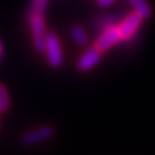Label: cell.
I'll return each instance as SVG.
<instances>
[{
	"mask_svg": "<svg viewBox=\"0 0 155 155\" xmlns=\"http://www.w3.org/2000/svg\"><path fill=\"white\" fill-rule=\"evenodd\" d=\"M54 136V129L52 127H41L24 133L21 138V143L24 146H32L39 141H44Z\"/></svg>",
	"mask_w": 155,
	"mask_h": 155,
	"instance_id": "obj_5",
	"label": "cell"
},
{
	"mask_svg": "<svg viewBox=\"0 0 155 155\" xmlns=\"http://www.w3.org/2000/svg\"><path fill=\"white\" fill-rule=\"evenodd\" d=\"M45 53L47 58V63L52 68H59L63 62L60 40L53 31L46 32V45H45Z\"/></svg>",
	"mask_w": 155,
	"mask_h": 155,
	"instance_id": "obj_2",
	"label": "cell"
},
{
	"mask_svg": "<svg viewBox=\"0 0 155 155\" xmlns=\"http://www.w3.org/2000/svg\"><path fill=\"white\" fill-rule=\"evenodd\" d=\"M101 51L94 45V46H91L90 48L84 52V54L79 59H78L77 61V69L79 71H83V72H86L91 70L92 68L97 66L100 61H101Z\"/></svg>",
	"mask_w": 155,
	"mask_h": 155,
	"instance_id": "obj_4",
	"label": "cell"
},
{
	"mask_svg": "<svg viewBox=\"0 0 155 155\" xmlns=\"http://www.w3.org/2000/svg\"><path fill=\"white\" fill-rule=\"evenodd\" d=\"M31 35H32L33 47L37 53H45V45H46V24H45L44 15L38 14H30L29 17Z\"/></svg>",
	"mask_w": 155,
	"mask_h": 155,
	"instance_id": "obj_1",
	"label": "cell"
},
{
	"mask_svg": "<svg viewBox=\"0 0 155 155\" xmlns=\"http://www.w3.org/2000/svg\"><path fill=\"white\" fill-rule=\"evenodd\" d=\"M143 20L144 18L140 16L136 11L130 13L122 22L117 25L118 30H120V35H121V40L127 41V40L132 39L136 32L138 31Z\"/></svg>",
	"mask_w": 155,
	"mask_h": 155,
	"instance_id": "obj_3",
	"label": "cell"
},
{
	"mask_svg": "<svg viewBox=\"0 0 155 155\" xmlns=\"http://www.w3.org/2000/svg\"><path fill=\"white\" fill-rule=\"evenodd\" d=\"M70 35H71L72 40L76 43L79 46H83V45H86L87 40H89V37L86 32L84 31V29L78 25V24H74L71 28H70Z\"/></svg>",
	"mask_w": 155,
	"mask_h": 155,
	"instance_id": "obj_8",
	"label": "cell"
},
{
	"mask_svg": "<svg viewBox=\"0 0 155 155\" xmlns=\"http://www.w3.org/2000/svg\"><path fill=\"white\" fill-rule=\"evenodd\" d=\"M120 40H121V35H120L118 27L114 25V27H110L102 31L100 37L95 41V46L101 52H105V51L111 48L114 45H116Z\"/></svg>",
	"mask_w": 155,
	"mask_h": 155,
	"instance_id": "obj_6",
	"label": "cell"
},
{
	"mask_svg": "<svg viewBox=\"0 0 155 155\" xmlns=\"http://www.w3.org/2000/svg\"><path fill=\"white\" fill-rule=\"evenodd\" d=\"M2 55V47H1V44H0V58Z\"/></svg>",
	"mask_w": 155,
	"mask_h": 155,
	"instance_id": "obj_13",
	"label": "cell"
},
{
	"mask_svg": "<svg viewBox=\"0 0 155 155\" xmlns=\"http://www.w3.org/2000/svg\"><path fill=\"white\" fill-rule=\"evenodd\" d=\"M115 22H116V18H115L114 16L106 15V16H102L99 20V22H98V27L101 28L102 30H106V29L110 28V27H114Z\"/></svg>",
	"mask_w": 155,
	"mask_h": 155,
	"instance_id": "obj_11",
	"label": "cell"
},
{
	"mask_svg": "<svg viewBox=\"0 0 155 155\" xmlns=\"http://www.w3.org/2000/svg\"><path fill=\"white\" fill-rule=\"evenodd\" d=\"M48 0H32L30 5V14L44 15Z\"/></svg>",
	"mask_w": 155,
	"mask_h": 155,
	"instance_id": "obj_9",
	"label": "cell"
},
{
	"mask_svg": "<svg viewBox=\"0 0 155 155\" xmlns=\"http://www.w3.org/2000/svg\"><path fill=\"white\" fill-rule=\"evenodd\" d=\"M129 2L134 8V11L137 12L144 20H147L150 17L152 8H150V4L147 2V0H129Z\"/></svg>",
	"mask_w": 155,
	"mask_h": 155,
	"instance_id": "obj_7",
	"label": "cell"
},
{
	"mask_svg": "<svg viewBox=\"0 0 155 155\" xmlns=\"http://www.w3.org/2000/svg\"><path fill=\"white\" fill-rule=\"evenodd\" d=\"M9 109V97L5 85L0 84V111L5 113Z\"/></svg>",
	"mask_w": 155,
	"mask_h": 155,
	"instance_id": "obj_10",
	"label": "cell"
},
{
	"mask_svg": "<svg viewBox=\"0 0 155 155\" xmlns=\"http://www.w3.org/2000/svg\"><path fill=\"white\" fill-rule=\"evenodd\" d=\"M115 0H95L97 5L100 6V7H108L110 6Z\"/></svg>",
	"mask_w": 155,
	"mask_h": 155,
	"instance_id": "obj_12",
	"label": "cell"
}]
</instances>
